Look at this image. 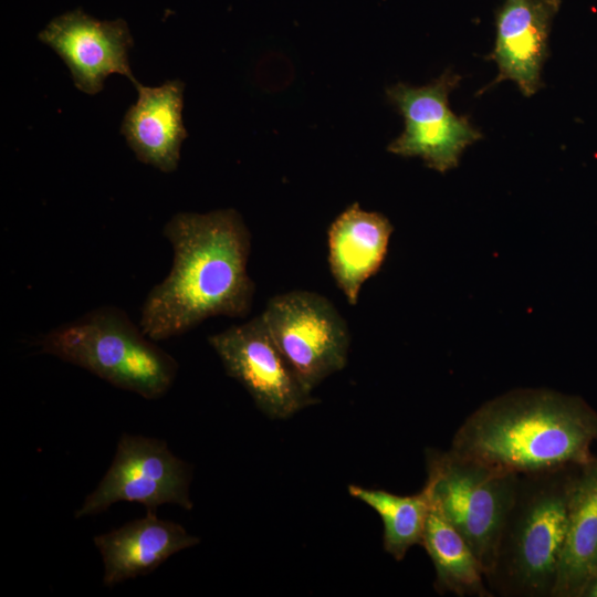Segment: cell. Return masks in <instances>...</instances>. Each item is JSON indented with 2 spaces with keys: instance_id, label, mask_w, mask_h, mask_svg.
Masks as SVG:
<instances>
[{
  "instance_id": "cell-9",
  "label": "cell",
  "mask_w": 597,
  "mask_h": 597,
  "mask_svg": "<svg viewBox=\"0 0 597 597\" xmlns=\"http://www.w3.org/2000/svg\"><path fill=\"white\" fill-rule=\"evenodd\" d=\"M226 373L268 417L285 419L315 404L274 343L261 315L209 336Z\"/></svg>"
},
{
  "instance_id": "cell-18",
  "label": "cell",
  "mask_w": 597,
  "mask_h": 597,
  "mask_svg": "<svg viewBox=\"0 0 597 597\" xmlns=\"http://www.w3.org/2000/svg\"><path fill=\"white\" fill-rule=\"evenodd\" d=\"M582 596L597 597V572L593 575V577L587 583Z\"/></svg>"
},
{
  "instance_id": "cell-10",
  "label": "cell",
  "mask_w": 597,
  "mask_h": 597,
  "mask_svg": "<svg viewBox=\"0 0 597 597\" xmlns=\"http://www.w3.org/2000/svg\"><path fill=\"white\" fill-rule=\"evenodd\" d=\"M39 40L64 61L74 85L83 93H100L111 74L137 82L128 62L133 38L122 19L100 21L73 10L52 19L39 33Z\"/></svg>"
},
{
  "instance_id": "cell-17",
  "label": "cell",
  "mask_w": 597,
  "mask_h": 597,
  "mask_svg": "<svg viewBox=\"0 0 597 597\" xmlns=\"http://www.w3.org/2000/svg\"><path fill=\"white\" fill-rule=\"evenodd\" d=\"M348 492L380 516L384 526V548L396 561L404 559L411 546L421 545L431 506L430 496L423 488L412 495H399L380 489L352 484Z\"/></svg>"
},
{
  "instance_id": "cell-11",
  "label": "cell",
  "mask_w": 597,
  "mask_h": 597,
  "mask_svg": "<svg viewBox=\"0 0 597 597\" xmlns=\"http://www.w3.org/2000/svg\"><path fill=\"white\" fill-rule=\"evenodd\" d=\"M561 0H505L496 13V39L488 56L498 67L491 85L511 80L525 96L542 86L541 73L548 55V36Z\"/></svg>"
},
{
  "instance_id": "cell-7",
  "label": "cell",
  "mask_w": 597,
  "mask_h": 597,
  "mask_svg": "<svg viewBox=\"0 0 597 597\" xmlns=\"http://www.w3.org/2000/svg\"><path fill=\"white\" fill-rule=\"evenodd\" d=\"M189 480L188 464L165 441L123 433L109 469L75 517L101 513L121 501L139 503L147 512L167 503L191 510Z\"/></svg>"
},
{
  "instance_id": "cell-12",
  "label": "cell",
  "mask_w": 597,
  "mask_h": 597,
  "mask_svg": "<svg viewBox=\"0 0 597 597\" xmlns=\"http://www.w3.org/2000/svg\"><path fill=\"white\" fill-rule=\"evenodd\" d=\"M138 97L126 112L121 133L136 158L163 172L177 169L187 132L182 122L184 87L179 80L159 86L134 84Z\"/></svg>"
},
{
  "instance_id": "cell-16",
  "label": "cell",
  "mask_w": 597,
  "mask_h": 597,
  "mask_svg": "<svg viewBox=\"0 0 597 597\" xmlns=\"http://www.w3.org/2000/svg\"><path fill=\"white\" fill-rule=\"evenodd\" d=\"M421 545L434 570L438 594L459 597H493L486 585L482 565L464 537L431 502Z\"/></svg>"
},
{
  "instance_id": "cell-15",
  "label": "cell",
  "mask_w": 597,
  "mask_h": 597,
  "mask_svg": "<svg viewBox=\"0 0 597 597\" xmlns=\"http://www.w3.org/2000/svg\"><path fill=\"white\" fill-rule=\"evenodd\" d=\"M597 572V460L575 476L553 597L582 596Z\"/></svg>"
},
{
  "instance_id": "cell-5",
  "label": "cell",
  "mask_w": 597,
  "mask_h": 597,
  "mask_svg": "<svg viewBox=\"0 0 597 597\" xmlns=\"http://www.w3.org/2000/svg\"><path fill=\"white\" fill-rule=\"evenodd\" d=\"M423 489L447 521L464 537L484 576L493 567L499 537L514 502L520 475L463 457L427 449Z\"/></svg>"
},
{
  "instance_id": "cell-14",
  "label": "cell",
  "mask_w": 597,
  "mask_h": 597,
  "mask_svg": "<svg viewBox=\"0 0 597 597\" xmlns=\"http://www.w3.org/2000/svg\"><path fill=\"white\" fill-rule=\"evenodd\" d=\"M394 227L380 212L355 202L327 230L331 274L350 305H356L363 284L380 269Z\"/></svg>"
},
{
  "instance_id": "cell-4",
  "label": "cell",
  "mask_w": 597,
  "mask_h": 597,
  "mask_svg": "<svg viewBox=\"0 0 597 597\" xmlns=\"http://www.w3.org/2000/svg\"><path fill=\"white\" fill-rule=\"evenodd\" d=\"M40 346L43 353L146 399L163 397L178 370L174 357L114 306L94 308L53 328L41 338Z\"/></svg>"
},
{
  "instance_id": "cell-8",
  "label": "cell",
  "mask_w": 597,
  "mask_h": 597,
  "mask_svg": "<svg viewBox=\"0 0 597 597\" xmlns=\"http://www.w3.org/2000/svg\"><path fill=\"white\" fill-rule=\"evenodd\" d=\"M460 75L444 71L425 86L397 83L386 90L388 101L401 114L404 132L388 151L402 157H420L439 172L458 166L463 150L482 138L465 116L449 107V95L459 85Z\"/></svg>"
},
{
  "instance_id": "cell-13",
  "label": "cell",
  "mask_w": 597,
  "mask_h": 597,
  "mask_svg": "<svg viewBox=\"0 0 597 597\" xmlns=\"http://www.w3.org/2000/svg\"><path fill=\"white\" fill-rule=\"evenodd\" d=\"M93 542L104 564L103 584L113 587L151 573L170 556L197 545L200 540L180 524L147 512L142 519L96 535Z\"/></svg>"
},
{
  "instance_id": "cell-6",
  "label": "cell",
  "mask_w": 597,
  "mask_h": 597,
  "mask_svg": "<svg viewBox=\"0 0 597 597\" xmlns=\"http://www.w3.org/2000/svg\"><path fill=\"white\" fill-rule=\"evenodd\" d=\"M303 387L312 392L347 364V324L325 296L295 290L275 295L260 314Z\"/></svg>"
},
{
  "instance_id": "cell-2",
  "label": "cell",
  "mask_w": 597,
  "mask_h": 597,
  "mask_svg": "<svg viewBox=\"0 0 597 597\" xmlns=\"http://www.w3.org/2000/svg\"><path fill=\"white\" fill-rule=\"evenodd\" d=\"M597 416L578 398L544 388L498 396L470 413L450 449L519 475L580 468L594 459Z\"/></svg>"
},
{
  "instance_id": "cell-3",
  "label": "cell",
  "mask_w": 597,
  "mask_h": 597,
  "mask_svg": "<svg viewBox=\"0 0 597 597\" xmlns=\"http://www.w3.org/2000/svg\"><path fill=\"white\" fill-rule=\"evenodd\" d=\"M567 471L520 475L493 567L485 575L493 595L553 597L576 476Z\"/></svg>"
},
{
  "instance_id": "cell-1",
  "label": "cell",
  "mask_w": 597,
  "mask_h": 597,
  "mask_svg": "<svg viewBox=\"0 0 597 597\" xmlns=\"http://www.w3.org/2000/svg\"><path fill=\"white\" fill-rule=\"evenodd\" d=\"M174 258L147 294L138 325L154 342L181 335L213 316L244 317L254 295L248 274L251 234L234 209L178 212L164 227Z\"/></svg>"
}]
</instances>
